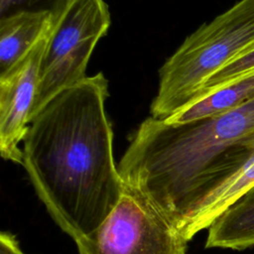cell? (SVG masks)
Here are the masks:
<instances>
[{"label":"cell","instance_id":"277c9868","mask_svg":"<svg viewBox=\"0 0 254 254\" xmlns=\"http://www.w3.org/2000/svg\"><path fill=\"white\" fill-rule=\"evenodd\" d=\"M109 26L104 0H65L55 12L30 121L57 94L87 76L92 52Z\"/></svg>","mask_w":254,"mask_h":254},{"label":"cell","instance_id":"3957f363","mask_svg":"<svg viewBox=\"0 0 254 254\" xmlns=\"http://www.w3.org/2000/svg\"><path fill=\"white\" fill-rule=\"evenodd\" d=\"M254 49V0H239L188 36L159 70L150 112L166 119L190 103L227 64Z\"/></svg>","mask_w":254,"mask_h":254},{"label":"cell","instance_id":"7c38bea8","mask_svg":"<svg viewBox=\"0 0 254 254\" xmlns=\"http://www.w3.org/2000/svg\"><path fill=\"white\" fill-rule=\"evenodd\" d=\"M65 0H0V18L23 11L56 12Z\"/></svg>","mask_w":254,"mask_h":254},{"label":"cell","instance_id":"9c48e42d","mask_svg":"<svg viewBox=\"0 0 254 254\" xmlns=\"http://www.w3.org/2000/svg\"><path fill=\"white\" fill-rule=\"evenodd\" d=\"M206 248L244 250L254 246V187L208 226Z\"/></svg>","mask_w":254,"mask_h":254},{"label":"cell","instance_id":"52a82bcc","mask_svg":"<svg viewBox=\"0 0 254 254\" xmlns=\"http://www.w3.org/2000/svg\"><path fill=\"white\" fill-rule=\"evenodd\" d=\"M254 187V146L247 145L240 157L198 206L183 230L190 241L196 233L207 229L229 205Z\"/></svg>","mask_w":254,"mask_h":254},{"label":"cell","instance_id":"8fae6325","mask_svg":"<svg viewBox=\"0 0 254 254\" xmlns=\"http://www.w3.org/2000/svg\"><path fill=\"white\" fill-rule=\"evenodd\" d=\"M253 68H254V49L236 58L235 60L227 64L225 66H223L221 69H219L217 72H215L204 83V85L202 86V88L200 89V91L198 92V94L193 100L232 82L234 79L247 73Z\"/></svg>","mask_w":254,"mask_h":254},{"label":"cell","instance_id":"6da1fadb","mask_svg":"<svg viewBox=\"0 0 254 254\" xmlns=\"http://www.w3.org/2000/svg\"><path fill=\"white\" fill-rule=\"evenodd\" d=\"M107 97L104 74L86 76L32 118L23 141L22 166L50 215L75 243L103 222L124 190Z\"/></svg>","mask_w":254,"mask_h":254},{"label":"cell","instance_id":"4fadbf2b","mask_svg":"<svg viewBox=\"0 0 254 254\" xmlns=\"http://www.w3.org/2000/svg\"><path fill=\"white\" fill-rule=\"evenodd\" d=\"M0 254H27L21 248L16 236L9 231L0 233Z\"/></svg>","mask_w":254,"mask_h":254},{"label":"cell","instance_id":"7a4b0ae2","mask_svg":"<svg viewBox=\"0 0 254 254\" xmlns=\"http://www.w3.org/2000/svg\"><path fill=\"white\" fill-rule=\"evenodd\" d=\"M254 140V99L212 117L172 124L149 116L130 138L118 170L183 232L205 197Z\"/></svg>","mask_w":254,"mask_h":254},{"label":"cell","instance_id":"30bf717a","mask_svg":"<svg viewBox=\"0 0 254 254\" xmlns=\"http://www.w3.org/2000/svg\"><path fill=\"white\" fill-rule=\"evenodd\" d=\"M253 99L254 68L232 82L198 97L163 120L172 124L200 120L227 112Z\"/></svg>","mask_w":254,"mask_h":254},{"label":"cell","instance_id":"ba28073f","mask_svg":"<svg viewBox=\"0 0 254 254\" xmlns=\"http://www.w3.org/2000/svg\"><path fill=\"white\" fill-rule=\"evenodd\" d=\"M55 12L23 11L0 18V73L23 58L53 27Z\"/></svg>","mask_w":254,"mask_h":254},{"label":"cell","instance_id":"8992f818","mask_svg":"<svg viewBox=\"0 0 254 254\" xmlns=\"http://www.w3.org/2000/svg\"><path fill=\"white\" fill-rule=\"evenodd\" d=\"M52 28L23 58L0 73V153L3 159L16 164L22 165L20 143L28 131L40 64Z\"/></svg>","mask_w":254,"mask_h":254},{"label":"cell","instance_id":"5bb4252c","mask_svg":"<svg viewBox=\"0 0 254 254\" xmlns=\"http://www.w3.org/2000/svg\"><path fill=\"white\" fill-rule=\"evenodd\" d=\"M250 146H254V140L252 141V143H251V145Z\"/></svg>","mask_w":254,"mask_h":254},{"label":"cell","instance_id":"5b68a950","mask_svg":"<svg viewBox=\"0 0 254 254\" xmlns=\"http://www.w3.org/2000/svg\"><path fill=\"white\" fill-rule=\"evenodd\" d=\"M75 244L78 254H187L188 240L152 201L124 184L109 215Z\"/></svg>","mask_w":254,"mask_h":254}]
</instances>
